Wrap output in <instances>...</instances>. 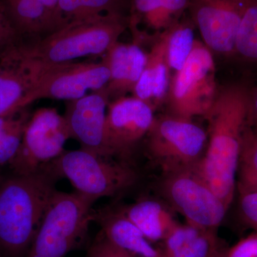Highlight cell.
I'll return each mask as SVG.
<instances>
[{
	"label": "cell",
	"mask_w": 257,
	"mask_h": 257,
	"mask_svg": "<svg viewBox=\"0 0 257 257\" xmlns=\"http://www.w3.org/2000/svg\"><path fill=\"white\" fill-rule=\"evenodd\" d=\"M20 40L0 5V55Z\"/></svg>",
	"instance_id": "cell-30"
},
{
	"label": "cell",
	"mask_w": 257,
	"mask_h": 257,
	"mask_svg": "<svg viewBox=\"0 0 257 257\" xmlns=\"http://www.w3.org/2000/svg\"><path fill=\"white\" fill-rule=\"evenodd\" d=\"M236 188L239 194L257 192V127L246 123L238 159Z\"/></svg>",
	"instance_id": "cell-23"
},
{
	"label": "cell",
	"mask_w": 257,
	"mask_h": 257,
	"mask_svg": "<svg viewBox=\"0 0 257 257\" xmlns=\"http://www.w3.org/2000/svg\"><path fill=\"white\" fill-rule=\"evenodd\" d=\"M17 42L0 55V116L27 108L24 103L31 88L30 64Z\"/></svg>",
	"instance_id": "cell-18"
},
{
	"label": "cell",
	"mask_w": 257,
	"mask_h": 257,
	"mask_svg": "<svg viewBox=\"0 0 257 257\" xmlns=\"http://www.w3.org/2000/svg\"><path fill=\"white\" fill-rule=\"evenodd\" d=\"M90 199L57 190L25 257H64L82 241L92 221Z\"/></svg>",
	"instance_id": "cell-4"
},
{
	"label": "cell",
	"mask_w": 257,
	"mask_h": 257,
	"mask_svg": "<svg viewBox=\"0 0 257 257\" xmlns=\"http://www.w3.org/2000/svg\"><path fill=\"white\" fill-rule=\"evenodd\" d=\"M110 77L105 87L109 101L133 93L147 63V52L135 42L118 41L104 55Z\"/></svg>",
	"instance_id": "cell-16"
},
{
	"label": "cell",
	"mask_w": 257,
	"mask_h": 257,
	"mask_svg": "<svg viewBox=\"0 0 257 257\" xmlns=\"http://www.w3.org/2000/svg\"><path fill=\"white\" fill-rule=\"evenodd\" d=\"M213 53L196 40L188 60L172 75L166 104L169 114L193 119L204 116L217 93Z\"/></svg>",
	"instance_id": "cell-7"
},
{
	"label": "cell",
	"mask_w": 257,
	"mask_h": 257,
	"mask_svg": "<svg viewBox=\"0 0 257 257\" xmlns=\"http://www.w3.org/2000/svg\"><path fill=\"white\" fill-rule=\"evenodd\" d=\"M228 248L220 246L211 257H226V251Z\"/></svg>",
	"instance_id": "cell-32"
},
{
	"label": "cell",
	"mask_w": 257,
	"mask_h": 257,
	"mask_svg": "<svg viewBox=\"0 0 257 257\" xmlns=\"http://www.w3.org/2000/svg\"><path fill=\"white\" fill-rule=\"evenodd\" d=\"M155 111L146 102L134 96L109 101L105 140L112 158L135 167L134 155L153 124Z\"/></svg>",
	"instance_id": "cell-11"
},
{
	"label": "cell",
	"mask_w": 257,
	"mask_h": 257,
	"mask_svg": "<svg viewBox=\"0 0 257 257\" xmlns=\"http://www.w3.org/2000/svg\"><path fill=\"white\" fill-rule=\"evenodd\" d=\"M248 91L240 84L223 88L204 116L208 123L207 145L195 168L229 208L236 188V170L247 116Z\"/></svg>",
	"instance_id": "cell-1"
},
{
	"label": "cell",
	"mask_w": 257,
	"mask_h": 257,
	"mask_svg": "<svg viewBox=\"0 0 257 257\" xmlns=\"http://www.w3.org/2000/svg\"><path fill=\"white\" fill-rule=\"evenodd\" d=\"M167 42L166 32L150 47L146 65L133 92L134 96L146 102L155 111L166 103L172 79Z\"/></svg>",
	"instance_id": "cell-19"
},
{
	"label": "cell",
	"mask_w": 257,
	"mask_h": 257,
	"mask_svg": "<svg viewBox=\"0 0 257 257\" xmlns=\"http://www.w3.org/2000/svg\"><path fill=\"white\" fill-rule=\"evenodd\" d=\"M239 211L244 224L257 231V192L239 194Z\"/></svg>",
	"instance_id": "cell-27"
},
{
	"label": "cell",
	"mask_w": 257,
	"mask_h": 257,
	"mask_svg": "<svg viewBox=\"0 0 257 257\" xmlns=\"http://www.w3.org/2000/svg\"><path fill=\"white\" fill-rule=\"evenodd\" d=\"M147 152L163 172L193 168L207 145V133L192 119L170 114L155 116L146 137Z\"/></svg>",
	"instance_id": "cell-8"
},
{
	"label": "cell",
	"mask_w": 257,
	"mask_h": 257,
	"mask_svg": "<svg viewBox=\"0 0 257 257\" xmlns=\"http://www.w3.org/2000/svg\"><path fill=\"white\" fill-rule=\"evenodd\" d=\"M109 103L105 88L66 103L64 117L71 138L77 140L82 150L113 159L105 140L106 109Z\"/></svg>",
	"instance_id": "cell-13"
},
{
	"label": "cell",
	"mask_w": 257,
	"mask_h": 257,
	"mask_svg": "<svg viewBox=\"0 0 257 257\" xmlns=\"http://www.w3.org/2000/svg\"><path fill=\"white\" fill-rule=\"evenodd\" d=\"M60 177L52 163L0 183V254L25 257L40 227Z\"/></svg>",
	"instance_id": "cell-2"
},
{
	"label": "cell",
	"mask_w": 257,
	"mask_h": 257,
	"mask_svg": "<svg viewBox=\"0 0 257 257\" xmlns=\"http://www.w3.org/2000/svg\"><path fill=\"white\" fill-rule=\"evenodd\" d=\"M0 5L20 40H39L67 25L60 0H0Z\"/></svg>",
	"instance_id": "cell-15"
},
{
	"label": "cell",
	"mask_w": 257,
	"mask_h": 257,
	"mask_svg": "<svg viewBox=\"0 0 257 257\" xmlns=\"http://www.w3.org/2000/svg\"><path fill=\"white\" fill-rule=\"evenodd\" d=\"M194 27L191 18H182L167 32V59L174 74L183 67L192 53L196 42Z\"/></svg>",
	"instance_id": "cell-25"
},
{
	"label": "cell",
	"mask_w": 257,
	"mask_h": 257,
	"mask_svg": "<svg viewBox=\"0 0 257 257\" xmlns=\"http://www.w3.org/2000/svg\"><path fill=\"white\" fill-rule=\"evenodd\" d=\"M28 62L32 82L25 97V107L41 99L67 101L79 99L89 91L96 92L105 88L110 77L104 57L100 62H72L48 65Z\"/></svg>",
	"instance_id": "cell-6"
},
{
	"label": "cell",
	"mask_w": 257,
	"mask_h": 257,
	"mask_svg": "<svg viewBox=\"0 0 257 257\" xmlns=\"http://www.w3.org/2000/svg\"><path fill=\"white\" fill-rule=\"evenodd\" d=\"M80 150L64 151L51 162L61 178L68 179L75 192L95 202L113 197L138 183L135 167Z\"/></svg>",
	"instance_id": "cell-5"
},
{
	"label": "cell",
	"mask_w": 257,
	"mask_h": 257,
	"mask_svg": "<svg viewBox=\"0 0 257 257\" xmlns=\"http://www.w3.org/2000/svg\"><path fill=\"white\" fill-rule=\"evenodd\" d=\"M246 124L257 127V87L248 91Z\"/></svg>",
	"instance_id": "cell-31"
},
{
	"label": "cell",
	"mask_w": 257,
	"mask_h": 257,
	"mask_svg": "<svg viewBox=\"0 0 257 257\" xmlns=\"http://www.w3.org/2000/svg\"><path fill=\"white\" fill-rule=\"evenodd\" d=\"M87 257H133L109 241L103 233L96 236L88 249Z\"/></svg>",
	"instance_id": "cell-28"
},
{
	"label": "cell",
	"mask_w": 257,
	"mask_h": 257,
	"mask_svg": "<svg viewBox=\"0 0 257 257\" xmlns=\"http://www.w3.org/2000/svg\"><path fill=\"white\" fill-rule=\"evenodd\" d=\"M234 55L257 63V0H247L236 35Z\"/></svg>",
	"instance_id": "cell-26"
},
{
	"label": "cell",
	"mask_w": 257,
	"mask_h": 257,
	"mask_svg": "<svg viewBox=\"0 0 257 257\" xmlns=\"http://www.w3.org/2000/svg\"><path fill=\"white\" fill-rule=\"evenodd\" d=\"M247 0H192L189 11L204 45L212 53L232 56Z\"/></svg>",
	"instance_id": "cell-12"
},
{
	"label": "cell",
	"mask_w": 257,
	"mask_h": 257,
	"mask_svg": "<svg viewBox=\"0 0 257 257\" xmlns=\"http://www.w3.org/2000/svg\"><path fill=\"white\" fill-rule=\"evenodd\" d=\"M165 257H211L221 246L217 231L179 224L162 242Z\"/></svg>",
	"instance_id": "cell-20"
},
{
	"label": "cell",
	"mask_w": 257,
	"mask_h": 257,
	"mask_svg": "<svg viewBox=\"0 0 257 257\" xmlns=\"http://www.w3.org/2000/svg\"><path fill=\"white\" fill-rule=\"evenodd\" d=\"M28 108L0 116V167L10 165L18 155L32 114Z\"/></svg>",
	"instance_id": "cell-22"
},
{
	"label": "cell",
	"mask_w": 257,
	"mask_h": 257,
	"mask_svg": "<svg viewBox=\"0 0 257 257\" xmlns=\"http://www.w3.org/2000/svg\"><path fill=\"white\" fill-rule=\"evenodd\" d=\"M121 210L153 243L162 242L179 224L168 208L150 198L138 199Z\"/></svg>",
	"instance_id": "cell-21"
},
{
	"label": "cell",
	"mask_w": 257,
	"mask_h": 257,
	"mask_svg": "<svg viewBox=\"0 0 257 257\" xmlns=\"http://www.w3.org/2000/svg\"><path fill=\"white\" fill-rule=\"evenodd\" d=\"M131 0H60L61 15L66 23L105 14L127 15Z\"/></svg>",
	"instance_id": "cell-24"
},
{
	"label": "cell",
	"mask_w": 257,
	"mask_h": 257,
	"mask_svg": "<svg viewBox=\"0 0 257 257\" xmlns=\"http://www.w3.org/2000/svg\"><path fill=\"white\" fill-rule=\"evenodd\" d=\"M226 257H257V231H253L228 248Z\"/></svg>",
	"instance_id": "cell-29"
},
{
	"label": "cell",
	"mask_w": 257,
	"mask_h": 257,
	"mask_svg": "<svg viewBox=\"0 0 257 257\" xmlns=\"http://www.w3.org/2000/svg\"><path fill=\"white\" fill-rule=\"evenodd\" d=\"M92 221L99 224L106 239L132 256L165 257L162 248L155 246L121 209L93 210Z\"/></svg>",
	"instance_id": "cell-17"
},
{
	"label": "cell",
	"mask_w": 257,
	"mask_h": 257,
	"mask_svg": "<svg viewBox=\"0 0 257 257\" xmlns=\"http://www.w3.org/2000/svg\"><path fill=\"white\" fill-rule=\"evenodd\" d=\"M195 167L163 172L159 187L161 195L187 224L217 231L229 207Z\"/></svg>",
	"instance_id": "cell-9"
},
{
	"label": "cell",
	"mask_w": 257,
	"mask_h": 257,
	"mask_svg": "<svg viewBox=\"0 0 257 257\" xmlns=\"http://www.w3.org/2000/svg\"><path fill=\"white\" fill-rule=\"evenodd\" d=\"M71 138L64 116L55 108L37 109L30 116L18 155L10 164L15 175H29L53 162Z\"/></svg>",
	"instance_id": "cell-10"
},
{
	"label": "cell",
	"mask_w": 257,
	"mask_h": 257,
	"mask_svg": "<svg viewBox=\"0 0 257 257\" xmlns=\"http://www.w3.org/2000/svg\"><path fill=\"white\" fill-rule=\"evenodd\" d=\"M128 27L127 15H98L69 22L39 40H20L18 46L22 55L32 63H67L82 57L105 55Z\"/></svg>",
	"instance_id": "cell-3"
},
{
	"label": "cell",
	"mask_w": 257,
	"mask_h": 257,
	"mask_svg": "<svg viewBox=\"0 0 257 257\" xmlns=\"http://www.w3.org/2000/svg\"><path fill=\"white\" fill-rule=\"evenodd\" d=\"M192 0H131L128 27L133 41L153 45L189 11Z\"/></svg>",
	"instance_id": "cell-14"
}]
</instances>
